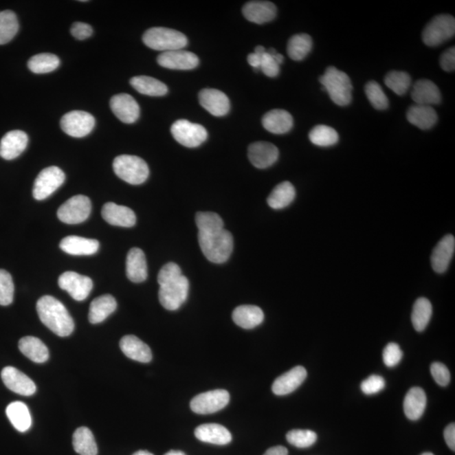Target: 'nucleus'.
I'll return each instance as SVG.
<instances>
[{"label":"nucleus","mask_w":455,"mask_h":455,"mask_svg":"<svg viewBox=\"0 0 455 455\" xmlns=\"http://www.w3.org/2000/svg\"><path fill=\"white\" fill-rule=\"evenodd\" d=\"M365 94H366L371 105L377 110H386L389 107V100H388L385 92L380 85L375 81H369L365 85Z\"/></svg>","instance_id":"obj_46"},{"label":"nucleus","mask_w":455,"mask_h":455,"mask_svg":"<svg viewBox=\"0 0 455 455\" xmlns=\"http://www.w3.org/2000/svg\"><path fill=\"white\" fill-rule=\"evenodd\" d=\"M432 307L426 298H420L415 302L412 314V322L417 331H423L430 322Z\"/></svg>","instance_id":"obj_40"},{"label":"nucleus","mask_w":455,"mask_h":455,"mask_svg":"<svg viewBox=\"0 0 455 455\" xmlns=\"http://www.w3.org/2000/svg\"><path fill=\"white\" fill-rule=\"evenodd\" d=\"M242 12L246 20L260 25L274 20L277 8L271 2L251 1L245 3Z\"/></svg>","instance_id":"obj_23"},{"label":"nucleus","mask_w":455,"mask_h":455,"mask_svg":"<svg viewBox=\"0 0 455 455\" xmlns=\"http://www.w3.org/2000/svg\"><path fill=\"white\" fill-rule=\"evenodd\" d=\"M133 455H154V454L148 452V451L140 450L137 451V452H136L135 454H133Z\"/></svg>","instance_id":"obj_60"},{"label":"nucleus","mask_w":455,"mask_h":455,"mask_svg":"<svg viewBox=\"0 0 455 455\" xmlns=\"http://www.w3.org/2000/svg\"><path fill=\"white\" fill-rule=\"evenodd\" d=\"M91 212V203L89 197L77 195L65 201L58 210V218L68 225L83 223Z\"/></svg>","instance_id":"obj_10"},{"label":"nucleus","mask_w":455,"mask_h":455,"mask_svg":"<svg viewBox=\"0 0 455 455\" xmlns=\"http://www.w3.org/2000/svg\"><path fill=\"white\" fill-rule=\"evenodd\" d=\"M65 181V174L57 166L45 168L36 179L32 194L36 200L47 199Z\"/></svg>","instance_id":"obj_9"},{"label":"nucleus","mask_w":455,"mask_h":455,"mask_svg":"<svg viewBox=\"0 0 455 455\" xmlns=\"http://www.w3.org/2000/svg\"><path fill=\"white\" fill-rule=\"evenodd\" d=\"M58 285L76 301L87 300L93 289L91 278L74 271H66L58 278Z\"/></svg>","instance_id":"obj_13"},{"label":"nucleus","mask_w":455,"mask_h":455,"mask_svg":"<svg viewBox=\"0 0 455 455\" xmlns=\"http://www.w3.org/2000/svg\"><path fill=\"white\" fill-rule=\"evenodd\" d=\"M157 62L164 68L175 70H191L199 65L196 54L184 49L162 53L158 56Z\"/></svg>","instance_id":"obj_14"},{"label":"nucleus","mask_w":455,"mask_h":455,"mask_svg":"<svg viewBox=\"0 0 455 455\" xmlns=\"http://www.w3.org/2000/svg\"><path fill=\"white\" fill-rule=\"evenodd\" d=\"M307 377V371L304 367L293 368L275 380L271 388L272 392L277 395L292 393L303 384Z\"/></svg>","instance_id":"obj_21"},{"label":"nucleus","mask_w":455,"mask_h":455,"mask_svg":"<svg viewBox=\"0 0 455 455\" xmlns=\"http://www.w3.org/2000/svg\"><path fill=\"white\" fill-rule=\"evenodd\" d=\"M59 246L67 254L91 256L98 252L100 244L94 238L71 236L63 238Z\"/></svg>","instance_id":"obj_26"},{"label":"nucleus","mask_w":455,"mask_h":455,"mask_svg":"<svg viewBox=\"0 0 455 455\" xmlns=\"http://www.w3.org/2000/svg\"><path fill=\"white\" fill-rule=\"evenodd\" d=\"M71 34L78 40H85L89 38L93 34V29L87 23L83 22H76L71 27Z\"/></svg>","instance_id":"obj_53"},{"label":"nucleus","mask_w":455,"mask_h":455,"mask_svg":"<svg viewBox=\"0 0 455 455\" xmlns=\"http://www.w3.org/2000/svg\"><path fill=\"white\" fill-rule=\"evenodd\" d=\"M309 137L313 144L320 147L333 146L339 141L337 132L326 125L315 126L309 132Z\"/></svg>","instance_id":"obj_43"},{"label":"nucleus","mask_w":455,"mask_h":455,"mask_svg":"<svg viewBox=\"0 0 455 455\" xmlns=\"http://www.w3.org/2000/svg\"><path fill=\"white\" fill-rule=\"evenodd\" d=\"M18 31L16 14L11 10L0 11V45L10 43Z\"/></svg>","instance_id":"obj_41"},{"label":"nucleus","mask_w":455,"mask_h":455,"mask_svg":"<svg viewBox=\"0 0 455 455\" xmlns=\"http://www.w3.org/2000/svg\"><path fill=\"white\" fill-rule=\"evenodd\" d=\"M286 438L290 445L304 449L314 445L317 440V434L311 430L294 429L287 434Z\"/></svg>","instance_id":"obj_47"},{"label":"nucleus","mask_w":455,"mask_h":455,"mask_svg":"<svg viewBox=\"0 0 455 455\" xmlns=\"http://www.w3.org/2000/svg\"><path fill=\"white\" fill-rule=\"evenodd\" d=\"M445 439L447 443V446L450 447L451 450H455V425L454 423H450L445 429Z\"/></svg>","instance_id":"obj_55"},{"label":"nucleus","mask_w":455,"mask_h":455,"mask_svg":"<svg viewBox=\"0 0 455 455\" xmlns=\"http://www.w3.org/2000/svg\"><path fill=\"white\" fill-rule=\"evenodd\" d=\"M272 58H274V60L276 63H278L279 66L282 65L283 63V60H285V58H283V56L280 54H276L274 56H271Z\"/></svg>","instance_id":"obj_58"},{"label":"nucleus","mask_w":455,"mask_h":455,"mask_svg":"<svg viewBox=\"0 0 455 455\" xmlns=\"http://www.w3.org/2000/svg\"><path fill=\"white\" fill-rule=\"evenodd\" d=\"M278 148L267 142H256L249 145L248 157L252 165L258 169H266L277 162Z\"/></svg>","instance_id":"obj_17"},{"label":"nucleus","mask_w":455,"mask_h":455,"mask_svg":"<svg viewBox=\"0 0 455 455\" xmlns=\"http://www.w3.org/2000/svg\"><path fill=\"white\" fill-rule=\"evenodd\" d=\"M455 252V238L447 234L439 242L432 251L431 264L432 269L437 274H443L449 268Z\"/></svg>","instance_id":"obj_20"},{"label":"nucleus","mask_w":455,"mask_h":455,"mask_svg":"<svg viewBox=\"0 0 455 455\" xmlns=\"http://www.w3.org/2000/svg\"><path fill=\"white\" fill-rule=\"evenodd\" d=\"M195 436L201 442L217 445H226L232 440L230 431L216 423L201 425L196 428Z\"/></svg>","instance_id":"obj_28"},{"label":"nucleus","mask_w":455,"mask_h":455,"mask_svg":"<svg viewBox=\"0 0 455 455\" xmlns=\"http://www.w3.org/2000/svg\"><path fill=\"white\" fill-rule=\"evenodd\" d=\"M412 98L417 105H438L442 100L441 93L434 82L419 80L413 85Z\"/></svg>","instance_id":"obj_24"},{"label":"nucleus","mask_w":455,"mask_h":455,"mask_svg":"<svg viewBox=\"0 0 455 455\" xmlns=\"http://www.w3.org/2000/svg\"><path fill=\"white\" fill-rule=\"evenodd\" d=\"M386 387L385 379L379 375L369 376L361 384V390L365 395H375Z\"/></svg>","instance_id":"obj_50"},{"label":"nucleus","mask_w":455,"mask_h":455,"mask_svg":"<svg viewBox=\"0 0 455 455\" xmlns=\"http://www.w3.org/2000/svg\"><path fill=\"white\" fill-rule=\"evenodd\" d=\"M196 225L199 232H211V231L223 229V221L216 212H200L196 215Z\"/></svg>","instance_id":"obj_45"},{"label":"nucleus","mask_w":455,"mask_h":455,"mask_svg":"<svg viewBox=\"0 0 455 455\" xmlns=\"http://www.w3.org/2000/svg\"><path fill=\"white\" fill-rule=\"evenodd\" d=\"M170 131L179 144L188 148L199 147L208 139V132L203 126L184 119L174 122Z\"/></svg>","instance_id":"obj_8"},{"label":"nucleus","mask_w":455,"mask_h":455,"mask_svg":"<svg viewBox=\"0 0 455 455\" xmlns=\"http://www.w3.org/2000/svg\"><path fill=\"white\" fill-rule=\"evenodd\" d=\"M73 446L80 455H97L98 449L94 435L88 428H78L73 435Z\"/></svg>","instance_id":"obj_38"},{"label":"nucleus","mask_w":455,"mask_h":455,"mask_svg":"<svg viewBox=\"0 0 455 455\" xmlns=\"http://www.w3.org/2000/svg\"><path fill=\"white\" fill-rule=\"evenodd\" d=\"M431 374L440 386H446L450 382V373L445 364L434 363L431 365Z\"/></svg>","instance_id":"obj_51"},{"label":"nucleus","mask_w":455,"mask_h":455,"mask_svg":"<svg viewBox=\"0 0 455 455\" xmlns=\"http://www.w3.org/2000/svg\"><path fill=\"white\" fill-rule=\"evenodd\" d=\"M165 455H186V454L182 452V451L170 450V452L166 453Z\"/></svg>","instance_id":"obj_59"},{"label":"nucleus","mask_w":455,"mask_h":455,"mask_svg":"<svg viewBox=\"0 0 455 455\" xmlns=\"http://www.w3.org/2000/svg\"><path fill=\"white\" fill-rule=\"evenodd\" d=\"M296 188L289 181H283L275 186L267 199V203L274 210H282L296 199Z\"/></svg>","instance_id":"obj_36"},{"label":"nucleus","mask_w":455,"mask_h":455,"mask_svg":"<svg viewBox=\"0 0 455 455\" xmlns=\"http://www.w3.org/2000/svg\"><path fill=\"white\" fill-rule=\"evenodd\" d=\"M386 87L398 96H403L408 91L412 85L411 76L402 71H390L385 78Z\"/></svg>","instance_id":"obj_44"},{"label":"nucleus","mask_w":455,"mask_h":455,"mask_svg":"<svg viewBox=\"0 0 455 455\" xmlns=\"http://www.w3.org/2000/svg\"><path fill=\"white\" fill-rule=\"evenodd\" d=\"M113 170L119 178L131 185L143 184L149 175L147 163L135 155L118 156L113 162Z\"/></svg>","instance_id":"obj_6"},{"label":"nucleus","mask_w":455,"mask_h":455,"mask_svg":"<svg viewBox=\"0 0 455 455\" xmlns=\"http://www.w3.org/2000/svg\"><path fill=\"white\" fill-rule=\"evenodd\" d=\"M313 42L311 36L307 34L294 35L289 41L287 52L294 61L303 60L311 53Z\"/></svg>","instance_id":"obj_39"},{"label":"nucleus","mask_w":455,"mask_h":455,"mask_svg":"<svg viewBox=\"0 0 455 455\" xmlns=\"http://www.w3.org/2000/svg\"><path fill=\"white\" fill-rule=\"evenodd\" d=\"M143 42L155 51L166 52L184 49L188 43V38L177 30L166 27H153L145 32Z\"/></svg>","instance_id":"obj_5"},{"label":"nucleus","mask_w":455,"mask_h":455,"mask_svg":"<svg viewBox=\"0 0 455 455\" xmlns=\"http://www.w3.org/2000/svg\"><path fill=\"white\" fill-rule=\"evenodd\" d=\"M133 89L140 94L149 96H163L167 94L168 88L162 81L148 76H136L130 80Z\"/></svg>","instance_id":"obj_37"},{"label":"nucleus","mask_w":455,"mask_h":455,"mask_svg":"<svg viewBox=\"0 0 455 455\" xmlns=\"http://www.w3.org/2000/svg\"><path fill=\"white\" fill-rule=\"evenodd\" d=\"M421 455H434V454H432V453L427 452V453H424V454H421Z\"/></svg>","instance_id":"obj_61"},{"label":"nucleus","mask_w":455,"mask_h":455,"mask_svg":"<svg viewBox=\"0 0 455 455\" xmlns=\"http://www.w3.org/2000/svg\"><path fill=\"white\" fill-rule=\"evenodd\" d=\"M199 243L205 257L212 263H225L233 252V236L225 228L211 232H199Z\"/></svg>","instance_id":"obj_3"},{"label":"nucleus","mask_w":455,"mask_h":455,"mask_svg":"<svg viewBox=\"0 0 455 455\" xmlns=\"http://www.w3.org/2000/svg\"><path fill=\"white\" fill-rule=\"evenodd\" d=\"M454 34L455 19L450 14H440L424 28L423 41L428 47H437L452 38Z\"/></svg>","instance_id":"obj_7"},{"label":"nucleus","mask_w":455,"mask_h":455,"mask_svg":"<svg viewBox=\"0 0 455 455\" xmlns=\"http://www.w3.org/2000/svg\"><path fill=\"white\" fill-rule=\"evenodd\" d=\"M3 384L13 392L31 397L36 391L35 383L27 375L14 367H5L1 372Z\"/></svg>","instance_id":"obj_15"},{"label":"nucleus","mask_w":455,"mask_h":455,"mask_svg":"<svg viewBox=\"0 0 455 455\" xmlns=\"http://www.w3.org/2000/svg\"><path fill=\"white\" fill-rule=\"evenodd\" d=\"M260 69L263 71L265 76L270 78L277 77L280 72V67L267 52L263 56Z\"/></svg>","instance_id":"obj_52"},{"label":"nucleus","mask_w":455,"mask_h":455,"mask_svg":"<svg viewBox=\"0 0 455 455\" xmlns=\"http://www.w3.org/2000/svg\"><path fill=\"white\" fill-rule=\"evenodd\" d=\"M120 348L122 353L130 359L144 364L149 363L152 360L151 348L135 335L123 337L120 342Z\"/></svg>","instance_id":"obj_27"},{"label":"nucleus","mask_w":455,"mask_h":455,"mask_svg":"<svg viewBox=\"0 0 455 455\" xmlns=\"http://www.w3.org/2000/svg\"><path fill=\"white\" fill-rule=\"evenodd\" d=\"M126 276L133 282H142L146 280L148 267L146 257L140 248H132L128 253L126 260Z\"/></svg>","instance_id":"obj_25"},{"label":"nucleus","mask_w":455,"mask_h":455,"mask_svg":"<svg viewBox=\"0 0 455 455\" xmlns=\"http://www.w3.org/2000/svg\"><path fill=\"white\" fill-rule=\"evenodd\" d=\"M60 65L58 57L53 54H40L33 56L28 61V68L34 74L53 72Z\"/></svg>","instance_id":"obj_42"},{"label":"nucleus","mask_w":455,"mask_h":455,"mask_svg":"<svg viewBox=\"0 0 455 455\" xmlns=\"http://www.w3.org/2000/svg\"><path fill=\"white\" fill-rule=\"evenodd\" d=\"M440 65L446 72H453L455 69V48H449L440 58Z\"/></svg>","instance_id":"obj_54"},{"label":"nucleus","mask_w":455,"mask_h":455,"mask_svg":"<svg viewBox=\"0 0 455 455\" xmlns=\"http://www.w3.org/2000/svg\"><path fill=\"white\" fill-rule=\"evenodd\" d=\"M199 97L201 106L215 117H223L230 111V100L219 89H204Z\"/></svg>","instance_id":"obj_18"},{"label":"nucleus","mask_w":455,"mask_h":455,"mask_svg":"<svg viewBox=\"0 0 455 455\" xmlns=\"http://www.w3.org/2000/svg\"><path fill=\"white\" fill-rule=\"evenodd\" d=\"M159 300L168 311H177L188 297L189 281L181 274L177 264L169 263L160 269L158 274Z\"/></svg>","instance_id":"obj_1"},{"label":"nucleus","mask_w":455,"mask_h":455,"mask_svg":"<svg viewBox=\"0 0 455 455\" xmlns=\"http://www.w3.org/2000/svg\"><path fill=\"white\" fill-rule=\"evenodd\" d=\"M19 349L29 359L36 364H43L49 359L47 346L34 337H25L19 342Z\"/></svg>","instance_id":"obj_34"},{"label":"nucleus","mask_w":455,"mask_h":455,"mask_svg":"<svg viewBox=\"0 0 455 455\" xmlns=\"http://www.w3.org/2000/svg\"><path fill=\"white\" fill-rule=\"evenodd\" d=\"M427 406V397L419 387L412 388L404 400V412L410 420H419L423 415Z\"/></svg>","instance_id":"obj_33"},{"label":"nucleus","mask_w":455,"mask_h":455,"mask_svg":"<svg viewBox=\"0 0 455 455\" xmlns=\"http://www.w3.org/2000/svg\"><path fill=\"white\" fill-rule=\"evenodd\" d=\"M96 120L91 114L83 111H72L61 119L63 132L74 137H84L94 129Z\"/></svg>","instance_id":"obj_11"},{"label":"nucleus","mask_w":455,"mask_h":455,"mask_svg":"<svg viewBox=\"0 0 455 455\" xmlns=\"http://www.w3.org/2000/svg\"><path fill=\"white\" fill-rule=\"evenodd\" d=\"M36 311L41 322L58 337L72 334L74 329L72 317L57 298L49 296L41 298L36 303Z\"/></svg>","instance_id":"obj_2"},{"label":"nucleus","mask_w":455,"mask_h":455,"mask_svg":"<svg viewBox=\"0 0 455 455\" xmlns=\"http://www.w3.org/2000/svg\"><path fill=\"white\" fill-rule=\"evenodd\" d=\"M102 215L104 220L113 226L130 228L135 225L137 221L136 215L131 208L114 203L104 205Z\"/></svg>","instance_id":"obj_22"},{"label":"nucleus","mask_w":455,"mask_h":455,"mask_svg":"<svg viewBox=\"0 0 455 455\" xmlns=\"http://www.w3.org/2000/svg\"><path fill=\"white\" fill-rule=\"evenodd\" d=\"M263 125L267 131L274 134L287 133L292 129L293 119L285 110H271L264 115Z\"/></svg>","instance_id":"obj_29"},{"label":"nucleus","mask_w":455,"mask_h":455,"mask_svg":"<svg viewBox=\"0 0 455 455\" xmlns=\"http://www.w3.org/2000/svg\"><path fill=\"white\" fill-rule=\"evenodd\" d=\"M402 357V351L397 343L390 342L384 349L383 360L387 367L397 366L400 363Z\"/></svg>","instance_id":"obj_49"},{"label":"nucleus","mask_w":455,"mask_h":455,"mask_svg":"<svg viewBox=\"0 0 455 455\" xmlns=\"http://www.w3.org/2000/svg\"><path fill=\"white\" fill-rule=\"evenodd\" d=\"M118 304L113 296L105 294L95 298L89 307V320L91 324L102 323L117 309Z\"/></svg>","instance_id":"obj_32"},{"label":"nucleus","mask_w":455,"mask_h":455,"mask_svg":"<svg viewBox=\"0 0 455 455\" xmlns=\"http://www.w3.org/2000/svg\"><path fill=\"white\" fill-rule=\"evenodd\" d=\"M263 56V55H260L256 53L249 54L247 57L249 65L253 67L256 70L259 69L260 63H262Z\"/></svg>","instance_id":"obj_56"},{"label":"nucleus","mask_w":455,"mask_h":455,"mask_svg":"<svg viewBox=\"0 0 455 455\" xmlns=\"http://www.w3.org/2000/svg\"><path fill=\"white\" fill-rule=\"evenodd\" d=\"M289 451L283 446L272 447L271 449L267 450L264 455H288Z\"/></svg>","instance_id":"obj_57"},{"label":"nucleus","mask_w":455,"mask_h":455,"mask_svg":"<svg viewBox=\"0 0 455 455\" xmlns=\"http://www.w3.org/2000/svg\"><path fill=\"white\" fill-rule=\"evenodd\" d=\"M27 134L21 130L8 132L0 141V157L6 160L16 159L27 148Z\"/></svg>","instance_id":"obj_19"},{"label":"nucleus","mask_w":455,"mask_h":455,"mask_svg":"<svg viewBox=\"0 0 455 455\" xmlns=\"http://www.w3.org/2000/svg\"><path fill=\"white\" fill-rule=\"evenodd\" d=\"M229 402L230 394L227 390H215L197 395L190 406L193 412L206 415L225 408Z\"/></svg>","instance_id":"obj_12"},{"label":"nucleus","mask_w":455,"mask_h":455,"mask_svg":"<svg viewBox=\"0 0 455 455\" xmlns=\"http://www.w3.org/2000/svg\"><path fill=\"white\" fill-rule=\"evenodd\" d=\"M14 286L8 271L0 269V305L7 307L14 300Z\"/></svg>","instance_id":"obj_48"},{"label":"nucleus","mask_w":455,"mask_h":455,"mask_svg":"<svg viewBox=\"0 0 455 455\" xmlns=\"http://www.w3.org/2000/svg\"><path fill=\"white\" fill-rule=\"evenodd\" d=\"M6 415L14 428L21 432L29 430L32 427V420L28 406L21 401L10 403L6 408Z\"/></svg>","instance_id":"obj_35"},{"label":"nucleus","mask_w":455,"mask_h":455,"mask_svg":"<svg viewBox=\"0 0 455 455\" xmlns=\"http://www.w3.org/2000/svg\"><path fill=\"white\" fill-rule=\"evenodd\" d=\"M406 118L410 123L423 130L432 129L438 122V115L434 108L417 104L409 108Z\"/></svg>","instance_id":"obj_31"},{"label":"nucleus","mask_w":455,"mask_h":455,"mask_svg":"<svg viewBox=\"0 0 455 455\" xmlns=\"http://www.w3.org/2000/svg\"><path fill=\"white\" fill-rule=\"evenodd\" d=\"M232 318L237 326L244 329H253L263 322L264 313L255 305H241L233 311Z\"/></svg>","instance_id":"obj_30"},{"label":"nucleus","mask_w":455,"mask_h":455,"mask_svg":"<svg viewBox=\"0 0 455 455\" xmlns=\"http://www.w3.org/2000/svg\"><path fill=\"white\" fill-rule=\"evenodd\" d=\"M323 91L329 94L331 100L340 107L349 105L352 102L353 85L348 74L331 66L320 77Z\"/></svg>","instance_id":"obj_4"},{"label":"nucleus","mask_w":455,"mask_h":455,"mask_svg":"<svg viewBox=\"0 0 455 455\" xmlns=\"http://www.w3.org/2000/svg\"><path fill=\"white\" fill-rule=\"evenodd\" d=\"M110 107L115 117L126 124L135 122L140 118L139 104L133 96L129 94L114 96L111 99Z\"/></svg>","instance_id":"obj_16"}]
</instances>
